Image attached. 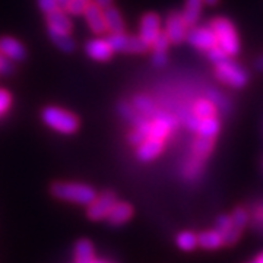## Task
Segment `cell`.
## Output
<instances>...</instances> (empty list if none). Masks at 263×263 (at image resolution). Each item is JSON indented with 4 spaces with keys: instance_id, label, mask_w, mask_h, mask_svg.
I'll use <instances>...</instances> for the list:
<instances>
[{
    "instance_id": "6da1fadb",
    "label": "cell",
    "mask_w": 263,
    "mask_h": 263,
    "mask_svg": "<svg viewBox=\"0 0 263 263\" xmlns=\"http://www.w3.org/2000/svg\"><path fill=\"white\" fill-rule=\"evenodd\" d=\"M50 193L57 200L75 203V205H84V206H88L97 197L94 187L76 181H54L50 186Z\"/></svg>"
},
{
    "instance_id": "7a4b0ae2",
    "label": "cell",
    "mask_w": 263,
    "mask_h": 263,
    "mask_svg": "<svg viewBox=\"0 0 263 263\" xmlns=\"http://www.w3.org/2000/svg\"><path fill=\"white\" fill-rule=\"evenodd\" d=\"M41 120L50 129L62 135H73L81 126V122L76 114L56 105H47L46 108H43Z\"/></svg>"
},
{
    "instance_id": "3957f363",
    "label": "cell",
    "mask_w": 263,
    "mask_h": 263,
    "mask_svg": "<svg viewBox=\"0 0 263 263\" xmlns=\"http://www.w3.org/2000/svg\"><path fill=\"white\" fill-rule=\"evenodd\" d=\"M209 27L215 32L218 38V46L222 48L228 56H237L240 53V40L230 19L215 18Z\"/></svg>"
},
{
    "instance_id": "277c9868",
    "label": "cell",
    "mask_w": 263,
    "mask_h": 263,
    "mask_svg": "<svg viewBox=\"0 0 263 263\" xmlns=\"http://www.w3.org/2000/svg\"><path fill=\"white\" fill-rule=\"evenodd\" d=\"M215 76L219 82L237 89L245 88L249 82V73L246 72L245 67L235 62H231L230 59L222 62L221 65H216Z\"/></svg>"
},
{
    "instance_id": "5b68a950",
    "label": "cell",
    "mask_w": 263,
    "mask_h": 263,
    "mask_svg": "<svg viewBox=\"0 0 263 263\" xmlns=\"http://www.w3.org/2000/svg\"><path fill=\"white\" fill-rule=\"evenodd\" d=\"M117 203V195L111 192V190H105L101 195H97L94 202H91L86 209V216L94 221H104L107 219V215L110 214V211Z\"/></svg>"
},
{
    "instance_id": "8992f818",
    "label": "cell",
    "mask_w": 263,
    "mask_h": 263,
    "mask_svg": "<svg viewBox=\"0 0 263 263\" xmlns=\"http://www.w3.org/2000/svg\"><path fill=\"white\" fill-rule=\"evenodd\" d=\"M114 53H130V54H141L145 53L149 46L145 44L141 37H133L127 34H111L107 38Z\"/></svg>"
},
{
    "instance_id": "52a82bcc",
    "label": "cell",
    "mask_w": 263,
    "mask_h": 263,
    "mask_svg": "<svg viewBox=\"0 0 263 263\" xmlns=\"http://www.w3.org/2000/svg\"><path fill=\"white\" fill-rule=\"evenodd\" d=\"M187 41L193 47L205 51L218 46V38L211 27H200V28L193 27L190 31H187Z\"/></svg>"
},
{
    "instance_id": "ba28073f",
    "label": "cell",
    "mask_w": 263,
    "mask_h": 263,
    "mask_svg": "<svg viewBox=\"0 0 263 263\" xmlns=\"http://www.w3.org/2000/svg\"><path fill=\"white\" fill-rule=\"evenodd\" d=\"M165 32L173 44H181L187 40V25L181 13H170L165 21Z\"/></svg>"
},
{
    "instance_id": "9c48e42d",
    "label": "cell",
    "mask_w": 263,
    "mask_h": 263,
    "mask_svg": "<svg viewBox=\"0 0 263 263\" xmlns=\"http://www.w3.org/2000/svg\"><path fill=\"white\" fill-rule=\"evenodd\" d=\"M85 53L95 62H108L114 51L107 38H94L85 44Z\"/></svg>"
},
{
    "instance_id": "30bf717a",
    "label": "cell",
    "mask_w": 263,
    "mask_h": 263,
    "mask_svg": "<svg viewBox=\"0 0 263 263\" xmlns=\"http://www.w3.org/2000/svg\"><path fill=\"white\" fill-rule=\"evenodd\" d=\"M161 32V18L157 13H146L143 15L141 21V29H139V37L152 47L155 38L158 37Z\"/></svg>"
},
{
    "instance_id": "8fae6325",
    "label": "cell",
    "mask_w": 263,
    "mask_h": 263,
    "mask_svg": "<svg viewBox=\"0 0 263 263\" xmlns=\"http://www.w3.org/2000/svg\"><path fill=\"white\" fill-rule=\"evenodd\" d=\"M46 22H47V29L56 31V32H63V34H72L73 24L70 21L69 13L63 8H57L53 12L47 13Z\"/></svg>"
},
{
    "instance_id": "7c38bea8",
    "label": "cell",
    "mask_w": 263,
    "mask_h": 263,
    "mask_svg": "<svg viewBox=\"0 0 263 263\" xmlns=\"http://www.w3.org/2000/svg\"><path fill=\"white\" fill-rule=\"evenodd\" d=\"M0 53L10 59L12 62L19 63L27 59V48L25 46L13 37H0Z\"/></svg>"
},
{
    "instance_id": "4fadbf2b",
    "label": "cell",
    "mask_w": 263,
    "mask_h": 263,
    "mask_svg": "<svg viewBox=\"0 0 263 263\" xmlns=\"http://www.w3.org/2000/svg\"><path fill=\"white\" fill-rule=\"evenodd\" d=\"M84 16L86 19L88 27L95 35H103L108 31L107 24H105V18H104V9L100 8L98 5H95L94 2L89 3V6L85 10Z\"/></svg>"
},
{
    "instance_id": "5bb4252c",
    "label": "cell",
    "mask_w": 263,
    "mask_h": 263,
    "mask_svg": "<svg viewBox=\"0 0 263 263\" xmlns=\"http://www.w3.org/2000/svg\"><path fill=\"white\" fill-rule=\"evenodd\" d=\"M164 149V141L157 138H146L136 149V158L142 162H149L160 157Z\"/></svg>"
},
{
    "instance_id": "9a60e30c",
    "label": "cell",
    "mask_w": 263,
    "mask_h": 263,
    "mask_svg": "<svg viewBox=\"0 0 263 263\" xmlns=\"http://www.w3.org/2000/svg\"><path fill=\"white\" fill-rule=\"evenodd\" d=\"M133 216V206L127 202H117L107 215V221L111 227L124 226Z\"/></svg>"
},
{
    "instance_id": "2e32d148",
    "label": "cell",
    "mask_w": 263,
    "mask_h": 263,
    "mask_svg": "<svg viewBox=\"0 0 263 263\" xmlns=\"http://www.w3.org/2000/svg\"><path fill=\"white\" fill-rule=\"evenodd\" d=\"M73 257L75 263H91L95 259V249L91 240L81 238L75 243L73 247Z\"/></svg>"
},
{
    "instance_id": "e0dca14e",
    "label": "cell",
    "mask_w": 263,
    "mask_h": 263,
    "mask_svg": "<svg viewBox=\"0 0 263 263\" xmlns=\"http://www.w3.org/2000/svg\"><path fill=\"white\" fill-rule=\"evenodd\" d=\"M47 34L48 38L51 40V43H53L62 53L70 54V53H73L76 50L75 40L72 38L70 34L56 32V31H51V29H47Z\"/></svg>"
},
{
    "instance_id": "ac0fdd59",
    "label": "cell",
    "mask_w": 263,
    "mask_h": 263,
    "mask_svg": "<svg viewBox=\"0 0 263 263\" xmlns=\"http://www.w3.org/2000/svg\"><path fill=\"white\" fill-rule=\"evenodd\" d=\"M104 18H105V24H107V28L111 34H123L126 31L124 27V21H123L122 15L117 8L110 6L107 9H104Z\"/></svg>"
},
{
    "instance_id": "d6986e66",
    "label": "cell",
    "mask_w": 263,
    "mask_h": 263,
    "mask_svg": "<svg viewBox=\"0 0 263 263\" xmlns=\"http://www.w3.org/2000/svg\"><path fill=\"white\" fill-rule=\"evenodd\" d=\"M199 238V246L205 250H216L219 247L226 245L224 243V235L221 234L218 230H211V231H203L197 235Z\"/></svg>"
},
{
    "instance_id": "ffe728a7",
    "label": "cell",
    "mask_w": 263,
    "mask_h": 263,
    "mask_svg": "<svg viewBox=\"0 0 263 263\" xmlns=\"http://www.w3.org/2000/svg\"><path fill=\"white\" fill-rule=\"evenodd\" d=\"M132 104H133V107L136 108L138 113L148 117L151 120H154L155 116L158 114V110H157L155 104L152 103V100H151L149 97H146V95H136V97H133Z\"/></svg>"
},
{
    "instance_id": "44dd1931",
    "label": "cell",
    "mask_w": 263,
    "mask_h": 263,
    "mask_svg": "<svg viewBox=\"0 0 263 263\" xmlns=\"http://www.w3.org/2000/svg\"><path fill=\"white\" fill-rule=\"evenodd\" d=\"M203 3H205V0H186V5H184L181 15H183V19L187 27H195V24L200 16Z\"/></svg>"
},
{
    "instance_id": "7402d4cb",
    "label": "cell",
    "mask_w": 263,
    "mask_h": 263,
    "mask_svg": "<svg viewBox=\"0 0 263 263\" xmlns=\"http://www.w3.org/2000/svg\"><path fill=\"white\" fill-rule=\"evenodd\" d=\"M214 143H215V141H214L212 138H203V136H199L196 141L193 142V145H192L193 157H196V158H199V160L205 161L208 157L212 154Z\"/></svg>"
},
{
    "instance_id": "603a6c76",
    "label": "cell",
    "mask_w": 263,
    "mask_h": 263,
    "mask_svg": "<svg viewBox=\"0 0 263 263\" xmlns=\"http://www.w3.org/2000/svg\"><path fill=\"white\" fill-rule=\"evenodd\" d=\"M219 129H221L219 120L216 117H208V119H200L197 133H199V136L215 139V136L219 133Z\"/></svg>"
},
{
    "instance_id": "cb8c5ba5",
    "label": "cell",
    "mask_w": 263,
    "mask_h": 263,
    "mask_svg": "<svg viewBox=\"0 0 263 263\" xmlns=\"http://www.w3.org/2000/svg\"><path fill=\"white\" fill-rule=\"evenodd\" d=\"M203 162H205L203 160H199L196 157H192L186 162L184 168H183L184 179L189 180V181H195V180L199 179L202 176V173H203V168H205V164Z\"/></svg>"
},
{
    "instance_id": "d4e9b609",
    "label": "cell",
    "mask_w": 263,
    "mask_h": 263,
    "mask_svg": "<svg viewBox=\"0 0 263 263\" xmlns=\"http://www.w3.org/2000/svg\"><path fill=\"white\" fill-rule=\"evenodd\" d=\"M176 243H177V247L180 250L192 252L199 246V238H197V234H195L193 231H181L176 238Z\"/></svg>"
},
{
    "instance_id": "484cf974",
    "label": "cell",
    "mask_w": 263,
    "mask_h": 263,
    "mask_svg": "<svg viewBox=\"0 0 263 263\" xmlns=\"http://www.w3.org/2000/svg\"><path fill=\"white\" fill-rule=\"evenodd\" d=\"M193 113L196 114L199 119H208V117H215L216 105L211 100H199L193 105Z\"/></svg>"
},
{
    "instance_id": "4316f807",
    "label": "cell",
    "mask_w": 263,
    "mask_h": 263,
    "mask_svg": "<svg viewBox=\"0 0 263 263\" xmlns=\"http://www.w3.org/2000/svg\"><path fill=\"white\" fill-rule=\"evenodd\" d=\"M117 111L120 114V117H123L126 122L132 123V124L136 122L138 117H139V113L136 111L133 104L127 103V101H120L117 104Z\"/></svg>"
},
{
    "instance_id": "83f0119b",
    "label": "cell",
    "mask_w": 263,
    "mask_h": 263,
    "mask_svg": "<svg viewBox=\"0 0 263 263\" xmlns=\"http://www.w3.org/2000/svg\"><path fill=\"white\" fill-rule=\"evenodd\" d=\"M91 0H69V3L66 5L65 10L69 15H73V16H81L84 15L86 8L89 6Z\"/></svg>"
},
{
    "instance_id": "f1b7e54d",
    "label": "cell",
    "mask_w": 263,
    "mask_h": 263,
    "mask_svg": "<svg viewBox=\"0 0 263 263\" xmlns=\"http://www.w3.org/2000/svg\"><path fill=\"white\" fill-rule=\"evenodd\" d=\"M231 218H233V227L243 231L246 226H247V221H249V215H247V212H246L245 209L243 208H237L233 212Z\"/></svg>"
},
{
    "instance_id": "f546056e",
    "label": "cell",
    "mask_w": 263,
    "mask_h": 263,
    "mask_svg": "<svg viewBox=\"0 0 263 263\" xmlns=\"http://www.w3.org/2000/svg\"><path fill=\"white\" fill-rule=\"evenodd\" d=\"M208 59H209L212 63H215L216 66V65H221V63H222V62H226V60H228L230 56H228L226 51L219 47V46H216V47L208 50Z\"/></svg>"
},
{
    "instance_id": "4dcf8cb0",
    "label": "cell",
    "mask_w": 263,
    "mask_h": 263,
    "mask_svg": "<svg viewBox=\"0 0 263 263\" xmlns=\"http://www.w3.org/2000/svg\"><path fill=\"white\" fill-rule=\"evenodd\" d=\"M12 103H13L12 94L8 89H2L0 88V117L9 111L10 107H12Z\"/></svg>"
},
{
    "instance_id": "1f68e13d",
    "label": "cell",
    "mask_w": 263,
    "mask_h": 263,
    "mask_svg": "<svg viewBox=\"0 0 263 263\" xmlns=\"http://www.w3.org/2000/svg\"><path fill=\"white\" fill-rule=\"evenodd\" d=\"M15 72V62L0 53V76H10Z\"/></svg>"
},
{
    "instance_id": "d6a6232c",
    "label": "cell",
    "mask_w": 263,
    "mask_h": 263,
    "mask_svg": "<svg viewBox=\"0 0 263 263\" xmlns=\"http://www.w3.org/2000/svg\"><path fill=\"white\" fill-rule=\"evenodd\" d=\"M170 43H171V41H170L167 32H160L158 37L155 38L154 44H152V48H154V51H167Z\"/></svg>"
},
{
    "instance_id": "836d02e7",
    "label": "cell",
    "mask_w": 263,
    "mask_h": 263,
    "mask_svg": "<svg viewBox=\"0 0 263 263\" xmlns=\"http://www.w3.org/2000/svg\"><path fill=\"white\" fill-rule=\"evenodd\" d=\"M233 228V218L228 215H221L216 219L215 230H218L221 234L224 235L227 231H230Z\"/></svg>"
},
{
    "instance_id": "e575fe53",
    "label": "cell",
    "mask_w": 263,
    "mask_h": 263,
    "mask_svg": "<svg viewBox=\"0 0 263 263\" xmlns=\"http://www.w3.org/2000/svg\"><path fill=\"white\" fill-rule=\"evenodd\" d=\"M37 5L40 10L43 12V13H50V12H53L57 8H60L59 6V2L57 0H37Z\"/></svg>"
},
{
    "instance_id": "d590c367",
    "label": "cell",
    "mask_w": 263,
    "mask_h": 263,
    "mask_svg": "<svg viewBox=\"0 0 263 263\" xmlns=\"http://www.w3.org/2000/svg\"><path fill=\"white\" fill-rule=\"evenodd\" d=\"M241 230H238V228H235V227H233L230 231H227L226 234H224V243H226L227 246H233L234 243H237L238 241V238L241 237Z\"/></svg>"
},
{
    "instance_id": "8d00e7d4",
    "label": "cell",
    "mask_w": 263,
    "mask_h": 263,
    "mask_svg": "<svg viewBox=\"0 0 263 263\" xmlns=\"http://www.w3.org/2000/svg\"><path fill=\"white\" fill-rule=\"evenodd\" d=\"M168 62V57H167V51H154L152 54V65L155 67H164Z\"/></svg>"
},
{
    "instance_id": "74e56055",
    "label": "cell",
    "mask_w": 263,
    "mask_h": 263,
    "mask_svg": "<svg viewBox=\"0 0 263 263\" xmlns=\"http://www.w3.org/2000/svg\"><path fill=\"white\" fill-rule=\"evenodd\" d=\"M145 139H146V136H145L142 132L138 130V129H133V130L127 135V141L130 142L132 145H136V146H139Z\"/></svg>"
},
{
    "instance_id": "f35d334b",
    "label": "cell",
    "mask_w": 263,
    "mask_h": 263,
    "mask_svg": "<svg viewBox=\"0 0 263 263\" xmlns=\"http://www.w3.org/2000/svg\"><path fill=\"white\" fill-rule=\"evenodd\" d=\"M95 5H98L100 8H103V9H107V8H110V6H113V0H92Z\"/></svg>"
},
{
    "instance_id": "ab89813d",
    "label": "cell",
    "mask_w": 263,
    "mask_h": 263,
    "mask_svg": "<svg viewBox=\"0 0 263 263\" xmlns=\"http://www.w3.org/2000/svg\"><path fill=\"white\" fill-rule=\"evenodd\" d=\"M254 69L259 70V72H263V54L254 62Z\"/></svg>"
},
{
    "instance_id": "60d3db41",
    "label": "cell",
    "mask_w": 263,
    "mask_h": 263,
    "mask_svg": "<svg viewBox=\"0 0 263 263\" xmlns=\"http://www.w3.org/2000/svg\"><path fill=\"white\" fill-rule=\"evenodd\" d=\"M57 2H59V6H60V8H63V9L66 8V5L69 3V0H57Z\"/></svg>"
},
{
    "instance_id": "b9f144b4",
    "label": "cell",
    "mask_w": 263,
    "mask_h": 263,
    "mask_svg": "<svg viewBox=\"0 0 263 263\" xmlns=\"http://www.w3.org/2000/svg\"><path fill=\"white\" fill-rule=\"evenodd\" d=\"M218 2H219V0H205V3H206V5H209V6H214V5H216V3H218Z\"/></svg>"
},
{
    "instance_id": "7bdbcfd3",
    "label": "cell",
    "mask_w": 263,
    "mask_h": 263,
    "mask_svg": "<svg viewBox=\"0 0 263 263\" xmlns=\"http://www.w3.org/2000/svg\"><path fill=\"white\" fill-rule=\"evenodd\" d=\"M254 263H263V253H260L257 257H256V262Z\"/></svg>"
},
{
    "instance_id": "ee69618b",
    "label": "cell",
    "mask_w": 263,
    "mask_h": 263,
    "mask_svg": "<svg viewBox=\"0 0 263 263\" xmlns=\"http://www.w3.org/2000/svg\"><path fill=\"white\" fill-rule=\"evenodd\" d=\"M91 263H107V260H101V259H97V257H95Z\"/></svg>"
},
{
    "instance_id": "f6af8a7d",
    "label": "cell",
    "mask_w": 263,
    "mask_h": 263,
    "mask_svg": "<svg viewBox=\"0 0 263 263\" xmlns=\"http://www.w3.org/2000/svg\"><path fill=\"white\" fill-rule=\"evenodd\" d=\"M107 263H114V262H107Z\"/></svg>"
}]
</instances>
